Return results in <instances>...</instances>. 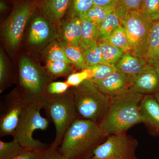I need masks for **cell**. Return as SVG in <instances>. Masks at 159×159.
Wrapping results in <instances>:
<instances>
[{
  "label": "cell",
  "instance_id": "obj_5",
  "mask_svg": "<svg viewBox=\"0 0 159 159\" xmlns=\"http://www.w3.org/2000/svg\"><path fill=\"white\" fill-rule=\"evenodd\" d=\"M55 126L56 134L52 144L59 146L66 132L78 118L72 92L49 95L44 108Z\"/></svg>",
  "mask_w": 159,
  "mask_h": 159
},
{
  "label": "cell",
  "instance_id": "obj_34",
  "mask_svg": "<svg viewBox=\"0 0 159 159\" xmlns=\"http://www.w3.org/2000/svg\"><path fill=\"white\" fill-rule=\"evenodd\" d=\"M35 159H68L60 152L58 146L51 144L45 150L40 152Z\"/></svg>",
  "mask_w": 159,
  "mask_h": 159
},
{
  "label": "cell",
  "instance_id": "obj_31",
  "mask_svg": "<svg viewBox=\"0 0 159 159\" xmlns=\"http://www.w3.org/2000/svg\"><path fill=\"white\" fill-rule=\"evenodd\" d=\"M92 74L90 69L85 68L77 73H73L69 75L66 82L70 87H76L87 80L92 78Z\"/></svg>",
  "mask_w": 159,
  "mask_h": 159
},
{
  "label": "cell",
  "instance_id": "obj_12",
  "mask_svg": "<svg viewBox=\"0 0 159 159\" xmlns=\"http://www.w3.org/2000/svg\"><path fill=\"white\" fill-rule=\"evenodd\" d=\"M132 82L130 78L117 70L102 80L93 82L102 93L111 98L126 93Z\"/></svg>",
  "mask_w": 159,
  "mask_h": 159
},
{
  "label": "cell",
  "instance_id": "obj_11",
  "mask_svg": "<svg viewBox=\"0 0 159 159\" xmlns=\"http://www.w3.org/2000/svg\"><path fill=\"white\" fill-rule=\"evenodd\" d=\"M129 89L143 95L155 94L159 90V65L147 63Z\"/></svg>",
  "mask_w": 159,
  "mask_h": 159
},
{
  "label": "cell",
  "instance_id": "obj_20",
  "mask_svg": "<svg viewBox=\"0 0 159 159\" xmlns=\"http://www.w3.org/2000/svg\"><path fill=\"white\" fill-rule=\"evenodd\" d=\"M97 43L106 63L115 65L125 53L122 49L107 41H100Z\"/></svg>",
  "mask_w": 159,
  "mask_h": 159
},
{
  "label": "cell",
  "instance_id": "obj_39",
  "mask_svg": "<svg viewBox=\"0 0 159 159\" xmlns=\"http://www.w3.org/2000/svg\"><path fill=\"white\" fill-rule=\"evenodd\" d=\"M153 95L159 104V90Z\"/></svg>",
  "mask_w": 159,
  "mask_h": 159
},
{
  "label": "cell",
  "instance_id": "obj_1",
  "mask_svg": "<svg viewBox=\"0 0 159 159\" xmlns=\"http://www.w3.org/2000/svg\"><path fill=\"white\" fill-rule=\"evenodd\" d=\"M144 95L129 90L111 97L108 110L98 123L102 134L107 138L116 134L126 133L134 125L144 123L140 104Z\"/></svg>",
  "mask_w": 159,
  "mask_h": 159
},
{
  "label": "cell",
  "instance_id": "obj_26",
  "mask_svg": "<svg viewBox=\"0 0 159 159\" xmlns=\"http://www.w3.org/2000/svg\"><path fill=\"white\" fill-rule=\"evenodd\" d=\"M84 54L85 58L86 67L102 64H107L102 57L97 42L94 43L88 48L84 50Z\"/></svg>",
  "mask_w": 159,
  "mask_h": 159
},
{
  "label": "cell",
  "instance_id": "obj_14",
  "mask_svg": "<svg viewBox=\"0 0 159 159\" xmlns=\"http://www.w3.org/2000/svg\"><path fill=\"white\" fill-rule=\"evenodd\" d=\"M147 64L144 57H137L130 52H126L115 66L117 71L133 81Z\"/></svg>",
  "mask_w": 159,
  "mask_h": 159
},
{
  "label": "cell",
  "instance_id": "obj_28",
  "mask_svg": "<svg viewBox=\"0 0 159 159\" xmlns=\"http://www.w3.org/2000/svg\"><path fill=\"white\" fill-rule=\"evenodd\" d=\"M70 64L63 61H47L46 68L51 75L54 76H63L70 74L73 70Z\"/></svg>",
  "mask_w": 159,
  "mask_h": 159
},
{
  "label": "cell",
  "instance_id": "obj_30",
  "mask_svg": "<svg viewBox=\"0 0 159 159\" xmlns=\"http://www.w3.org/2000/svg\"><path fill=\"white\" fill-rule=\"evenodd\" d=\"M143 1L144 0H119L115 10L120 18L127 11L142 9Z\"/></svg>",
  "mask_w": 159,
  "mask_h": 159
},
{
  "label": "cell",
  "instance_id": "obj_2",
  "mask_svg": "<svg viewBox=\"0 0 159 159\" xmlns=\"http://www.w3.org/2000/svg\"><path fill=\"white\" fill-rule=\"evenodd\" d=\"M106 139L98 123L77 118L66 132L59 150L68 159H86Z\"/></svg>",
  "mask_w": 159,
  "mask_h": 159
},
{
  "label": "cell",
  "instance_id": "obj_38",
  "mask_svg": "<svg viewBox=\"0 0 159 159\" xmlns=\"http://www.w3.org/2000/svg\"><path fill=\"white\" fill-rule=\"evenodd\" d=\"M39 152L25 149L23 152L12 159H35Z\"/></svg>",
  "mask_w": 159,
  "mask_h": 159
},
{
  "label": "cell",
  "instance_id": "obj_24",
  "mask_svg": "<svg viewBox=\"0 0 159 159\" xmlns=\"http://www.w3.org/2000/svg\"><path fill=\"white\" fill-rule=\"evenodd\" d=\"M25 150L15 139L9 142L0 141V159H12Z\"/></svg>",
  "mask_w": 159,
  "mask_h": 159
},
{
  "label": "cell",
  "instance_id": "obj_33",
  "mask_svg": "<svg viewBox=\"0 0 159 159\" xmlns=\"http://www.w3.org/2000/svg\"><path fill=\"white\" fill-rule=\"evenodd\" d=\"M142 9L152 21L159 20V0H144Z\"/></svg>",
  "mask_w": 159,
  "mask_h": 159
},
{
  "label": "cell",
  "instance_id": "obj_40",
  "mask_svg": "<svg viewBox=\"0 0 159 159\" xmlns=\"http://www.w3.org/2000/svg\"><path fill=\"white\" fill-rule=\"evenodd\" d=\"M86 159H98L94 157H91L90 158H89Z\"/></svg>",
  "mask_w": 159,
  "mask_h": 159
},
{
  "label": "cell",
  "instance_id": "obj_25",
  "mask_svg": "<svg viewBox=\"0 0 159 159\" xmlns=\"http://www.w3.org/2000/svg\"><path fill=\"white\" fill-rule=\"evenodd\" d=\"M114 7L94 6L86 14L83 18L88 20L99 27L106 17L115 10Z\"/></svg>",
  "mask_w": 159,
  "mask_h": 159
},
{
  "label": "cell",
  "instance_id": "obj_32",
  "mask_svg": "<svg viewBox=\"0 0 159 159\" xmlns=\"http://www.w3.org/2000/svg\"><path fill=\"white\" fill-rule=\"evenodd\" d=\"M72 2L74 13L80 19L94 6V0H73Z\"/></svg>",
  "mask_w": 159,
  "mask_h": 159
},
{
  "label": "cell",
  "instance_id": "obj_7",
  "mask_svg": "<svg viewBox=\"0 0 159 159\" xmlns=\"http://www.w3.org/2000/svg\"><path fill=\"white\" fill-rule=\"evenodd\" d=\"M42 108L34 106L26 105L19 123L13 135V139L26 150L40 152L49 146L33 137L34 131L45 130L48 128V120L40 114Z\"/></svg>",
  "mask_w": 159,
  "mask_h": 159
},
{
  "label": "cell",
  "instance_id": "obj_3",
  "mask_svg": "<svg viewBox=\"0 0 159 159\" xmlns=\"http://www.w3.org/2000/svg\"><path fill=\"white\" fill-rule=\"evenodd\" d=\"M19 82L21 89L19 93L25 103L44 109L49 96L47 88L51 82L42 70L25 57L20 61Z\"/></svg>",
  "mask_w": 159,
  "mask_h": 159
},
{
  "label": "cell",
  "instance_id": "obj_21",
  "mask_svg": "<svg viewBox=\"0 0 159 159\" xmlns=\"http://www.w3.org/2000/svg\"><path fill=\"white\" fill-rule=\"evenodd\" d=\"M121 24L120 18L115 10L108 14L99 25V37L98 41L106 39Z\"/></svg>",
  "mask_w": 159,
  "mask_h": 159
},
{
  "label": "cell",
  "instance_id": "obj_23",
  "mask_svg": "<svg viewBox=\"0 0 159 159\" xmlns=\"http://www.w3.org/2000/svg\"><path fill=\"white\" fill-rule=\"evenodd\" d=\"M67 56L71 63L76 68L83 70L86 67V63L84 51L80 46H72L66 44L62 45Z\"/></svg>",
  "mask_w": 159,
  "mask_h": 159
},
{
  "label": "cell",
  "instance_id": "obj_13",
  "mask_svg": "<svg viewBox=\"0 0 159 159\" xmlns=\"http://www.w3.org/2000/svg\"><path fill=\"white\" fill-rule=\"evenodd\" d=\"M140 111L144 124L159 135V104L153 95H144L140 104Z\"/></svg>",
  "mask_w": 159,
  "mask_h": 159
},
{
  "label": "cell",
  "instance_id": "obj_6",
  "mask_svg": "<svg viewBox=\"0 0 159 159\" xmlns=\"http://www.w3.org/2000/svg\"><path fill=\"white\" fill-rule=\"evenodd\" d=\"M128 37L131 54L144 57L154 22L143 9L130 10L120 18Z\"/></svg>",
  "mask_w": 159,
  "mask_h": 159
},
{
  "label": "cell",
  "instance_id": "obj_17",
  "mask_svg": "<svg viewBox=\"0 0 159 159\" xmlns=\"http://www.w3.org/2000/svg\"><path fill=\"white\" fill-rule=\"evenodd\" d=\"M50 33L48 23L41 16L35 18L32 24L29 34V41L33 44L42 43L48 39Z\"/></svg>",
  "mask_w": 159,
  "mask_h": 159
},
{
  "label": "cell",
  "instance_id": "obj_19",
  "mask_svg": "<svg viewBox=\"0 0 159 159\" xmlns=\"http://www.w3.org/2000/svg\"><path fill=\"white\" fill-rule=\"evenodd\" d=\"M81 30V20L77 16L73 18L67 24L64 30V39L66 43L72 46H80Z\"/></svg>",
  "mask_w": 159,
  "mask_h": 159
},
{
  "label": "cell",
  "instance_id": "obj_18",
  "mask_svg": "<svg viewBox=\"0 0 159 159\" xmlns=\"http://www.w3.org/2000/svg\"><path fill=\"white\" fill-rule=\"evenodd\" d=\"M82 20V30L80 47L83 51L86 50L94 43L98 41L99 27L85 18Z\"/></svg>",
  "mask_w": 159,
  "mask_h": 159
},
{
  "label": "cell",
  "instance_id": "obj_35",
  "mask_svg": "<svg viewBox=\"0 0 159 159\" xmlns=\"http://www.w3.org/2000/svg\"><path fill=\"white\" fill-rule=\"evenodd\" d=\"M70 87V86L66 81L51 82L47 88V92L49 95H60L67 92Z\"/></svg>",
  "mask_w": 159,
  "mask_h": 159
},
{
  "label": "cell",
  "instance_id": "obj_37",
  "mask_svg": "<svg viewBox=\"0 0 159 159\" xmlns=\"http://www.w3.org/2000/svg\"><path fill=\"white\" fill-rule=\"evenodd\" d=\"M119 0H94V6L116 8Z\"/></svg>",
  "mask_w": 159,
  "mask_h": 159
},
{
  "label": "cell",
  "instance_id": "obj_27",
  "mask_svg": "<svg viewBox=\"0 0 159 159\" xmlns=\"http://www.w3.org/2000/svg\"><path fill=\"white\" fill-rule=\"evenodd\" d=\"M86 68L90 69L92 73V78L89 80L92 82L102 80L117 71L115 65L109 64H102Z\"/></svg>",
  "mask_w": 159,
  "mask_h": 159
},
{
  "label": "cell",
  "instance_id": "obj_22",
  "mask_svg": "<svg viewBox=\"0 0 159 159\" xmlns=\"http://www.w3.org/2000/svg\"><path fill=\"white\" fill-rule=\"evenodd\" d=\"M104 40L122 49L125 53L131 52L130 45L127 34L122 25H120L115 29Z\"/></svg>",
  "mask_w": 159,
  "mask_h": 159
},
{
  "label": "cell",
  "instance_id": "obj_29",
  "mask_svg": "<svg viewBox=\"0 0 159 159\" xmlns=\"http://www.w3.org/2000/svg\"><path fill=\"white\" fill-rule=\"evenodd\" d=\"M48 61H63L69 64H72L67 56L62 46L59 45L56 43H53L49 47L48 51Z\"/></svg>",
  "mask_w": 159,
  "mask_h": 159
},
{
  "label": "cell",
  "instance_id": "obj_36",
  "mask_svg": "<svg viewBox=\"0 0 159 159\" xmlns=\"http://www.w3.org/2000/svg\"><path fill=\"white\" fill-rule=\"evenodd\" d=\"M7 67L4 61L3 56L2 53L0 55V83H1V88H2L4 83L6 82L7 76Z\"/></svg>",
  "mask_w": 159,
  "mask_h": 159
},
{
  "label": "cell",
  "instance_id": "obj_15",
  "mask_svg": "<svg viewBox=\"0 0 159 159\" xmlns=\"http://www.w3.org/2000/svg\"><path fill=\"white\" fill-rule=\"evenodd\" d=\"M73 0H42V9L52 21L58 22L63 17Z\"/></svg>",
  "mask_w": 159,
  "mask_h": 159
},
{
  "label": "cell",
  "instance_id": "obj_4",
  "mask_svg": "<svg viewBox=\"0 0 159 159\" xmlns=\"http://www.w3.org/2000/svg\"><path fill=\"white\" fill-rule=\"evenodd\" d=\"M78 118L99 123L109 106L110 98L87 80L71 91Z\"/></svg>",
  "mask_w": 159,
  "mask_h": 159
},
{
  "label": "cell",
  "instance_id": "obj_8",
  "mask_svg": "<svg viewBox=\"0 0 159 159\" xmlns=\"http://www.w3.org/2000/svg\"><path fill=\"white\" fill-rule=\"evenodd\" d=\"M137 139L126 133L109 136L95 148L93 156L98 159H138Z\"/></svg>",
  "mask_w": 159,
  "mask_h": 159
},
{
  "label": "cell",
  "instance_id": "obj_9",
  "mask_svg": "<svg viewBox=\"0 0 159 159\" xmlns=\"http://www.w3.org/2000/svg\"><path fill=\"white\" fill-rule=\"evenodd\" d=\"M26 105L17 91L11 92L3 99L1 105V137L13 136Z\"/></svg>",
  "mask_w": 159,
  "mask_h": 159
},
{
  "label": "cell",
  "instance_id": "obj_10",
  "mask_svg": "<svg viewBox=\"0 0 159 159\" xmlns=\"http://www.w3.org/2000/svg\"><path fill=\"white\" fill-rule=\"evenodd\" d=\"M35 9L33 3H22L16 6L9 16L4 26V33L12 48H15L19 44L26 24Z\"/></svg>",
  "mask_w": 159,
  "mask_h": 159
},
{
  "label": "cell",
  "instance_id": "obj_16",
  "mask_svg": "<svg viewBox=\"0 0 159 159\" xmlns=\"http://www.w3.org/2000/svg\"><path fill=\"white\" fill-rule=\"evenodd\" d=\"M144 57L148 63L159 65V20L153 22Z\"/></svg>",
  "mask_w": 159,
  "mask_h": 159
}]
</instances>
